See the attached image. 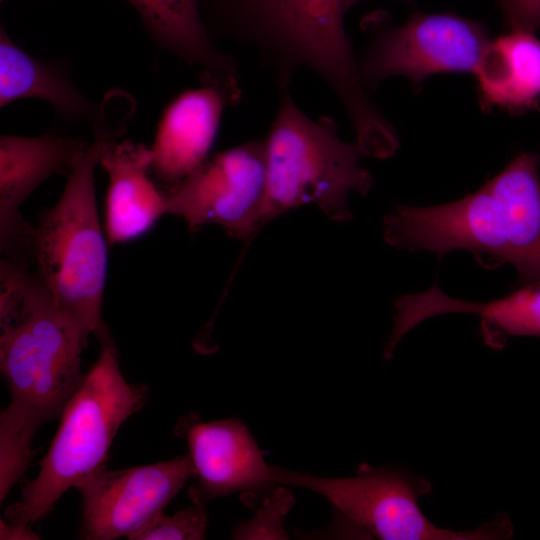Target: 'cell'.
<instances>
[{
    "label": "cell",
    "mask_w": 540,
    "mask_h": 540,
    "mask_svg": "<svg viewBox=\"0 0 540 540\" xmlns=\"http://www.w3.org/2000/svg\"><path fill=\"white\" fill-rule=\"evenodd\" d=\"M0 370L11 400L0 415V501L35 453L36 430L61 415L79 387L89 335L21 264L0 268Z\"/></svg>",
    "instance_id": "cell-1"
},
{
    "label": "cell",
    "mask_w": 540,
    "mask_h": 540,
    "mask_svg": "<svg viewBox=\"0 0 540 540\" xmlns=\"http://www.w3.org/2000/svg\"><path fill=\"white\" fill-rule=\"evenodd\" d=\"M203 22L250 50L276 86L300 70L317 75L339 99L367 151L388 145L395 129L371 100L344 27L340 0H199Z\"/></svg>",
    "instance_id": "cell-2"
},
{
    "label": "cell",
    "mask_w": 540,
    "mask_h": 540,
    "mask_svg": "<svg viewBox=\"0 0 540 540\" xmlns=\"http://www.w3.org/2000/svg\"><path fill=\"white\" fill-rule=\"evenodd\" d=\"M148 394L147 386L125 380L115 347L108 336L102 338L98 359L60 415L38 475L24 483L20 500L6 507L5 521L28 526L39 521L68 489L104 468L117 431L144 406Z\"/></svg>",
    "instance_id": "cell-3"
},
{
    "label": "cell",
    "mask_w": 540,
    "mask_h": 540,
    "mask_svg": "<svg viewBox=\"0 0 540 540\" xmlns=\"http://www.w3.org/2000/svg\"><path fill=\"white\" fill-rule=\"evenodd\" d=\"M278 107L265 139V223L306 204L336 221L351 218L350 193L372 186L361 166L358 143L343 141L329 117L312 119L293 100L288 85L277 86Z\"/></svg>",
    "instance_id": "cell-4"
},
{
    "label": "cell",
    "mask_w": 540,
    "mask_h": 540,
    "mask_svg": "<svg viewBox=\"0 0 540 540\" xmlns=\"http://www.w3.org/2000/svg\"><path fill=\"white\" fill-rule=\"evenodd\" d=\"M113 141L96 137L73 169L58 202L34 229L31 249L39 277L55 302L90 334L108 336L102 321L107 243L95 194V169Z\"/></svg>",
    "instance_id": "cell-5"
},
{
    "label": "cell",
    "mask_w": 540,
    "mask_h": 540,
    "mask_svg": "<svg viewBox=\"0 0 540 540\" xmlns=\"http://www.w3.org/2000/svg\"><path fill=\"white\" fill-rule=\"evenodd\" d=\"M272 480L320 494L348 525L378 539H505L513 530L504 514L472 530L435 526L418 503L431 493L430 481L401 468L362 464L352 477L329 478L272 466Z\"/></svg>",
    "instance_id": "cell-6"
},
{
    "label": "cell",
    "mask_w": 540,
    "mask_h": 540,
    "mask_svg": "<svg viewBox=\"0 0 540 540\" xmlns=\"http://www.w3.org/2000/svg\"><path fill=\"white\" fill-rule=\"evenodd\" d=\"M265 139L257 138L208 157L166 191L167 214L191 229L220 225L245 239L265 224Z\"/></svg>",
    "instance_id": "cell-7"
},
{
    "label": "cell",
    "mask_w": 540,
    "mask_h": 540,
    "mask_svg": "<svg viewBox=\"0 0 540 540\" xmlns=\"http://www.w3.org/2000/svg\"><path fill=\"white\" fill-rule=\"evenodd\" d=\"M490 41L479 22L454 13H416L379 33L360 65L366 88L391 76L419 84L442 72L475 73Z\"/></svg>",
    "instance_id": "cell-8"
},
{
    "label": "cell",
    "mask_w": 540,
    "mask_h": 540,
    "mask_svg": "<svg viewBox=\"0 0 540 540\" xmlns=\"http://www.w3.org/2000/svg\"><path fill=\"white\" fill-rule=\"evenodd\" d=\"M192 477L188 453L149 465L94 471L74 487L82 498L80 538H127L163 511Z\"/></svg>",
    "instance_id": "cell-9"
},
{
    "label": "cell",
    "mask_w": 540,
    "mask_h": 540,
    "mask_svg": "<svg viewBox=\"0 0 540 540\" xmlns=\"http://www.w3.org/2000/svg\"><path fill=\"white\" fill-rule=\"evenodd\" d=\"M383 232L387 243L398 249L438 256L463 250L486 268L504 265L499 208L486 183L448 203L396 206L384 216Z\"/></svg>",
    "instance_id": "cell-10"
},
{
    "label": "cell",
    "mask_w": 540,
    "mask_h": 540,
    "mask_svg": "<svg viewBox=\"0 0 540 540\" xmlns=\"http://www.w3.org/2000/svg\"><path fill=\"white\" fill-rule=\"evenodd\" d=\"M241 94L202 81L175 97L163 110L150 146L152 176L171 188L197 169L209 157L225 108L235 106Z\"/></svg>",
    "instance_id": "cell-11"
},
{
    "label": "cell",
    "mask_w": 540,
    "mask_h": 540,
    "mask_svg": "<svg viewBox=\"0 0 540 540\" xmlns=\"http://www.w3.org/2000/svg\"><path fill=\"white\" fill-rule=\"evenodd\" d=\"M88 144L57 133L39 137H0V246L11 252L28 245L34 229L22 218L20 207L47 178L67 173Z\"/></svg>",
    "instance_id": "cell-12"
},
{
    "label": "cell",
    "mask_w": 540,
    "mask_h": 540,
    "mask_svg": "<svg viewBox=\"0 0 540 540\" xmlns=\"http://www.w3.org/2000/svg\"><path fill=\"white\" fill-rule=\"evenodd\" d=\"M179 425L186 438L197 488L204 499L239 491H256L275 484L272 466L247 426L230 418Z\"/></svg>",
    "instance_id": "cell-13"
},
{
    "label": "cell",
    "mask_w": 540,
    "mask_h": 540,
    "mask_svg": "<svg viewBox=\"0 0 540 540\" xmlns=\"http://www.w3.org/2000/svg\"><path fill=\"white\" fill-rule=\"evenodd\" d=\"M396 318L405 330L443 314H470L479 318L484 343L501 349L511 337H540V282L521 284L503 297L467 301L446 295L435 283L426 291L399 297Z\"/></svg>",
    "instance_id": "cell-14"
},
{
    "label": "cell",
    "mask_w": 540,
    "mask_h": 540,
    "mask_svg": "<svg viewBox=\"0 0 540 540\" xmlns=\"http://www.w3.org/2000/svg\"><path fill=\"white\" fill-rule=\"evenodd\" d=\"M151 148L130 140L110 143L100 159L108 177L105 231L110 244L136 239L167 214L166 191L151 173Z\"/></svg>",
    "instance_id": "cell-15"
},
{
    "label": "cell",
    "mask_w": 540,
    "mask_h": 540,
    "mask_svg": "<svg viewBox=\"0 0 540 540\" xmlns=\"http://www.w3.org/2000/svg\"><path fill=\"white\" fill-rule=\"evenodd\" d=\"M539 165V155L522 152L486 181L500 208L506 264L521 284L540 282Z\"/></svg>",
    "instance_id": "cell-16"
},
{
    "label": "cell",
    "mask_w": 540,
    "mask_h": 540,
    "mask_svg": "<svg viewBox=\"0 0 540 540\" xmlns=\"http://www.w3.org/2000/svg\"><path fill=\"white\" fill-rule=\"evenodd\" d=\"M126 1L158 48L198 68L202 81L241 89L237 62L213 43L202 19L199 0Z\"/></svg>",
    "instance_id": "cell-17"
},
{
    "label": "cell",
    "mask_w": 540,
    "mask_h": 540,
    "mask_svg": "<svg viewBox=\"0 0 540 540\" xmlns=\"http://www.w3.org/2000/svg\"><path fill=\"white\" fill-rule=\"evenodd\" d=\"M26 98L47 102L65 120L89 121L96 137H110L105 131L102 108L77 89L67 66L26 53L1 26L0 106Z\"/></svg>",
    "instance_id": "cell-18"
},
{
    "label": "cell",
    "mask_w": 540,
    "mask_h": 540,
    "mask_svg": "<svg viewBox=\"0 0 540 540\" xmlns=\"http://www.w3.org/2000/svg\"><path fill=\"white\" fill-rule=\"evenodd\" d=\"M483 108H540V38L510 29L488 42L474 73Z\"/></svg>",
    "instance_id": "cell-19"
},
{
    "label": "cell",
    "mask_w": 540,
    "mask_h": 540,
    "mask_svg": "<svg viewBox=\"0 0 540 540\" xmlns=\"http://www.w3.org/2000/svg\"><path fill=\"white\" fill-rule=\"evenodd\" d=\"M192 504L167 515L156 513L127 538L131 540H199L204 539L207 529L205 499L197 487L189 491Z\"/></svg>",
    "instance_id": "cell-20"
},
{
    "label": "cell",
    "mask_w": 540,
    "mask_h": 540,
    "mask_svg": "<svg viewBox=\"0 0 540 540\" xmlns=\"http://www.w3.org/2000/svg\"><path fill=\"white\" fill-rule=\"evenodd\" d=\"M255 517L238 524L233 529L235 539L287 538L283 529V517L292 505V497L285 489H279L268 498Z\"/></svg>",
    "instance_id": "cell-21"
},
{
    "label": "cell",
    "mask_w": 540,
    "mask_h": 540,
    "mask_svg": "<svg viewBox=\"0 0 540 540\" xmlns=\"http://www.w3.org/2000/svg\"><path fill=\"white\" fill-rule=\"evenodd\" d=\"M509 29L540 33V0H500Z\"/></svg>",
    "instance_id": "cell-22"
},
{
    "label": "cell",
    "mask_w": 540,
    "mask_h": 540,
    "mask_svg": "<svg viewBox=\"0 0 540 540\" xmlns=\"http://www.w3.org/2000/svg\"><path fill=\"white\" fill-rule=\"evenodd\" d=\"M0 539H40L28 525L12 524L1 520L0 522Z\"/></svg>",
    "instance_id": "cell-23"
},
{
    "label": "cell",
    "mask_w": 540,
    "mask_h": 540,
    "mask_svg": "<svg viewBox=\"0 0 540 540\" xmlns=\"http://www.w3.org/2000/svg\"><path fill=\"white\" fill-rule=\"evenodd\" d=\"M359 1H361V0H340L341 7H342L344 13H346L352 6H354ZM402 1L405 2V3H408V4L413 2V0H402Z\"/></svg>",
    "instance_id": "cell-24"
},
{
    "label": "cell",
    "mask_w": 540,
    "mask_h": 540,
    "mask_svg": "<svg viewBox=\"0 0 540 540\" xmlns=\"http://www.w3.org/2000/svg\"><path fill=\"white\" fill-rule=\"evenodd\" d=\"M0 1L2 2L3 0H0Z\"/></svg>",
    "instance_id": "cell-25"
}]
</instances>
